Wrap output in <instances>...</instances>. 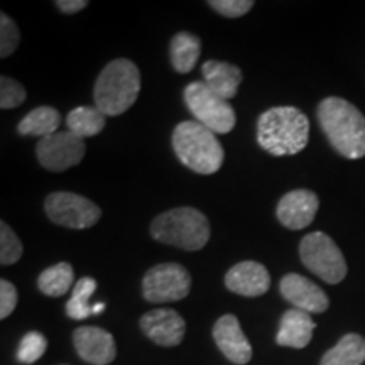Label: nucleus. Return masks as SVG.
Masks as SVG:
<instances>
[{
  "label": "nucleus",
  "instance_id": "nucleus-7",
  "mask_svg": "<svg viewBox=\"0 0 365 365\" xmlns=\"http://www.w3.org/2000/svg\"><path fill=\"white\" fill-rule=\"evenodd\" d=\"M185 102L195 120L213 134H228L235 127V112L225 98L218 97L205 81H193L185 88Z\"/></svg>",
  "mask_w": 365,
  "mask_h": 365
},
{
  "label": "nucleus",
  "instance_id": "nucleus-14",
  "mask_svg": "<svg viewBox=\"0 0 365 365\" xmlns=\"http://www.w3.org/2000/svg\"><path fill=\"white\" fill-rule=\"evenodd\" d=\"M140 328L145 336L161 346H176L185 339V319L175 309L159 308L140 318Z\"/></svg>",
  "mask_w": 365,
  "mask_h": 365
},
{
  "label": "nucleus",
  "instance_id": "nucleus-19",
  "mask_svg": "<svg viewBox=\"0 0 365 365\" xmlns=\"http://www.w3.org/2000/svg\"><path fill=\"white\" fill-rule=\"evenodd\" d=\"M365 362V339L357 333H346L339 344L323 355L319 365H362Z\"/></svg>",
  "mask_w": 365,
  "mask_h": 365
},
{
  "label": "nucleus",
  "instance_id": "nucleus-12",
  "mask_svg": "<svg viewBox=\"0 0 365 365\" xmlns=\"http://www.w3.org/2000/svg\"><path fill=\"white\" fill-rule=\"evenodd\" d=\"M73 344L80 357L91 365H108L117 355L113 336L98 327L76 328L73 333Z\"/></svg>",
  "mask_w": 365,
  "mask_h": 365
},
{
  "label": "nucleus",
  "instance_id": "nucleus-15",
  "mask_svg": "<svg viewBox=\"0 0 365 365\" xmlns=\"http://www.w3.org/2000/svg\"><path fill=\"white\" fill-rule=\"evenodd\" d=\"M213 339H215L220 352L230 362L244 365L252 359V346L234 314H223L217 319L215 327H213Z\"/></svg>",
  "mask_w": 365,
  "mask_h": 365
},
{
  "label": "nucleus",
  "instance_id": "nucleus-16",
  "mask_svg": "<svg viewBox=\"0 0 365 365\" xmlns=\"http://www.w3.org/2000/svg\"><path fill=\"white\" fill-rule=\"evenodd\" d=\"M225 286L232 293L257 298L266 294L271 287V276L262 264L255 261H244L235 264L225 276Z\"/></svg>",
  "mask_w": 365,
  "mask_h": 365
},
{
  "label": "nucleus",
  "instance_id": "nucleus-25",
  "mask_svg": "<svg viewBox=\"0 0 365 365\" xmlns=\"http://www.w3.org/2000/svg\"><path fill=\"white\" fill-rule=\"evenodd\" d=\"M46 349H48V340L43 333L29 331L22 336L17 349V360L22 364H34L43 357Z\"/></svg>",
  "mask_w": 365,
  "mask_h": 365
},
{
  "label": "nucleus",
  "instance_id": "nucleus-1",
  "mask_svg": "<svg viewBox=\"0 0 365 365\" xmlns=\"http://www.w3.org/2000/svg\"><path fill=\"white\" fill-rule=\"evenodd\" d=\"M318 122L331 148L346 159L365 156V117L355 105L328 97L318 105Z\"/></svg>",
  "mask_w": 365,
  "mask_h": 365
},
{
  "label": "nucleus",
  "instance_id": "nucleus-24",
  "mask_svg": "<svg viewBox=\"0 0 365 365\" xmlns=\"http://www.w3.org/2000/svg\"><path fill=\"white\" fill-rule=\"evenodd\" d=\"M97 289V281L93 277H81L73 287L70 301L66 303V314L71 319H85L93 314V307L90 304L91 294Z\"/></svg>",
  "mask_w": 365,
  "mask_h": 365
},
{
  "label": "nucleus",
  "instance_id": "nucleus-22",
  "mask_svg": "<svg viewBox=\"0 0 365 365\" xmlns=\"http://www.w3.org/2000/svg\"><path fill=\"white\" fill-rule=\"evenodd\" d=\"M66 125L68 130L85 140L103 130L105 115L97 107H76L68 113Z\"/></svg>",
  "mask_w": 365,
  "mask_h": 365
},
{
  "label": "nucleus",
  "instance_id": "nucleus-27",
  "mask_svg": "<svg viewBox=\"0 0 365 365\" xmlns=\"http://www.w3.org/2000/svg\"><path fill=\"white\" fill-rule=\"evenodd\" d=\"M21 41L19 27L7 14H0V56L7 58L16 51Z\"/></svg>",
  "mask_w": 365,
  "mask_h": 365
},
{
  "label": "nucleus",
  "instance_id": "nucleus-30",
  "mask_svg": "<svg viewBox=\"0 0 365 365\" xmlns=\"http://www.w3.org/2000/svg\"><path fill=\"white\" fill-rule=\"evenodd\" d=\"M17 304V289L7 279L0 281V318H7Z\"/></svg>",
  "mask_w": 365,
  "mask_h": 365
},
{
  "label": "nucleus",
  "instance_id": "nucleus-32",
  "mask_svg": "<svg viewBox=\"0 0 365 365\" xmlns=\"http://www.w3.org/2000/svg\"><path fill=\"white\" fill-rule=\"evenodd\" d=\"M103 309H105V304H103V303H97V304H93V314L102 313Z\"/></svg>",
  "mask_w": 365,
  "mask_h": 365
},
{
  "label": "nucleus",
  "instance_id": "nucleus-23",
  "mask_svg": "<svg viewBox=\"0 0 365 365\" xmlns=\"http://www.w3.org/2000/svg\"><path fill=\"white\" fill-rule=\"evenodd\" d=\"M73 282H75V272L68 262L54 264V266L41 272L38 277V287L41 293L53 296V298L66 294L71 289Z\"/></svg>",
  "mask_w": 365,
  "mask_h": 365
},
{
  "label": "nucleus",
  "instance_id": "nucleus-8",
  "mask_svg": "<svg viewBox=\"0 0 365 365\" xmlns=\"http://www.w3.org/2000/svg\"><path fill=\"white\" fill-rule=\"evenodd\" d=\"M46 215L58 225L68 228H90L100 220L102 210L85 196L70 193V191H56L46 198Z\"/></svg>",
  "mask_w": 365,
  "mask_h": 365
},
{
  "label": "nucleus",
  "instance_id": "nucleus-4",
  "mask_svg": "<svg viewBox=\"0 0 365 365\" xmlns=\"http://www.w3.org/2000/svg\"><path fill=\"white\" fill-rule=\"evenodd\" d=\"M173 149L180 161L198 175H213L222 168V144L217 135L196 120H185L173 132Z\"/></svg>",
  "mask_w": 365,
  "mask_h": 365
},
{
  "label": "nucleus",
  "instance_id": "nucleus-20",
  "mask_svg": "<svg viewBox=\"0 0 365 365\" xmlns=\"http://www.w3.org/2000/svg\"><path fill=\"white\" fill-rule=\"evenodd\" d=\"M59 124H61V115L56 108L38 107L22 118L17 130L21 135H33L43 139V137L56 134Z\"/></svg>",
  "mask_w": 365,
  "mask_h": 365
},
{
  "label": "nucleus",
  "instance_id": "nucleus-3",
  "mask_svg": "<svg viewBox=\"0 0 365 365\" xmlns=\"http://www.w3.org/2000/svg\"><path fill=\"white\" fill-rule=\"evenodd\" d=\"M140 91V73L130 59L118 58L108 63L95 83V107L107 115H120L135 103Z\"/></svg>",
  "mask_w": 365,
  "mask_h": 365
},
{
  "label": "nucleus",
  "instance_id": "nucleus-9",
  "mask_svg": "<svg viewBox=\"0 0 365 365\" xmlns=\"http://www.w3.org/2000/svg\"><path fill=\"white\" fill-rule=\"evenodd\" d=\"M191 289V276L175 262L158 264L145 272L143 294L150 303H171L185 299Z\"/></svg>",
  "mask_w": 365,
  "mask_h": 365
},
{
  "label": "nucleus",
  "instance_id": "nucleus-10",
  "mask_svg": "<svg viewBox=\"0 0 365 365\" xmlns=\"http://www.w3.org/2000/svg\"><path fill=\"white\" fill-rule=\"evenodd\" d=\"M86 153L85 140L70 130L43 137L36 145V156L41 166L48 171L61 173L81 163Z\"/></svg>",
  "mask_w": 365,
  "mask_h": 365
},
{
  "label": "nucleus",
  "instance_id": "nucleus-29",
  "mask_svg": "<svg viewBox=\"0 0 365 365\" xmlns=\"http://www.w3.org/2000/svg\"><path fill=\"white\" fill-rule=\"evenodd\" d=\"M208 6L228 19H237L245 16L254 7V2L252 0H212Z\"/></svg>",
  "mask_w": 365,
  "mask_h": 365
},
{
  "label": "nucleus",
  "instance_id": "nucleus-31",
  "mask_svg": "<svg viewBox=\"0 0 365 365\" xmlns=\"http://www.w3.org/2000/svg\"><path fill=\"white\" fill-rule=\"evenodd\" d=\"M86 6H88V2H86V0H58L56 2V7L65 14L80 12V11H83Z\"/></svg>",
  "mask_w": 365,
  "mask_h": 365
},
{
  "label": "nucleus",
  "instance_id": "nucleus-17",
  "mask_svg": "<svg viewBox=\"0 0 365 365\" xmlns=\"http://www.w3.org/2000/svg\"><path fill=\"white\" fill-rule=\"evenodd\" d=\"M317 325L309 317V313L303 309H287L282 314L279 331L276 335V341L281 346L291 349H304L313 339V331Z\"/></svg>",
  "mask_w": 365,
  "mask_h": 365
},
{
  "label": "nucleus",
  "instance_id": "nucleus-5",
  "mask_svg": "<svg viewBox=\"0 0 365 365\" xmlns=\"http://www.w3.org/2000/svg\"><path fill=\"white\" fill-rule=\"evenodd\" d=\"M210 222L200 210L180 207L168 210L150 223V235L182 250H200L210 240Z\"/></svg>",
  "mask_w": 365,
  "mask_h": 365
},
{
  "label": "nucleus",
  "instance_id": "nucleus-28",
  "mask_svg": "<svg viewBox=\"0 0 365 365\" xmlns=\"http://www.w3.org/2000/svg\"><path fill=\"white\" fill-rule=\"evenodd\" d=\"M26 100V88L19 81L9 78V76H2L0 78V107L4 110L9 108H16L24 103Z\"/></svg>",
  "mask_w": 365,
  "mask_h": 365
},
{
  "label": "nucleus",
  "instance_id": "nucleus-26",
  "mask_svg": "<svg viewBox=\"0 0 365 365\" xmlns=\"http://www.w3.org/2000/svg\"><path fill=\"white\" fill-rule=\"evenodd\" d=\"M22 257V244L6 222L0 223V264L12 266Z\"/></svg>",
  "mask_w": 365,
  "mask_h": 365
},
{
  "label": "nucleus",
  "instance_id": "nucleus-21",
  "mask_svg": "<svg viewBox=\"0 0 365 365\" xmlns=\"http://www.w3.org/2000/svg\"><path fill=\"white\" fill-rule=\"evenodd\" d=\"M200 53H202V41L195 34L178 33L171 41V65L178 73H190L193 70Z\"/></svg>",
  "mask_w": 365,
  "mask_h": 365
},
{
  "label": "nucleus",
  "instance_id": "nucleus-13",
  "mask_svg": "<svg viewBox=\"0 0 365 365\" xmlns=\"http://www.w3.org/2000/svg\"><path fill=\"white\" fill-rule=\"evenodd\" d=\"M319 208L318 196L309 190H293L286 193L277 203L276 215L289 230L307 228L314 220Z\"/></svg>",
  "mask_w": 365,
  "mask_h": 365
},
{
  "label": "nucleus",
  "instance_id": "nucleus-18",
  "mask_svg": "<svg viewBox=\"0 0 365 365\" xmlns=\"http://www.w3.org/2000/svg\"><path fill=\"white\" fill-rule=\"evenodd\" d=\"M202 73L205 76V83L210 86V90H213L218 97L225 100L235 97L242 78H244L239 66L218 61V59H208L202 66Z\"/></svg>",
  "mask_w": 365,
  "mask_h": 365
},
{
  "label": "nucleus",
  "instance_id": "nucleus-11",
  "mask_svg": "<svg viewBox=\"0 0 365 365\" xmlns=\"http://www.w3.org/2000/svg\"><path fill=\"white\" fill-rule=\"evenodd\" d=\"M279 287L284 299L289 301L296 309H303L307 313H323L330 304L325 291L301 274H286Z\"/></svg>",
  "mask_w": 365,
  "mask_h": 365
},
{
  "label": "nucleus",
  "instance_id": "nucleus-2",
  "mask_svg": "<svg viewBox=\"0 0 365 365\" xmlns=\"http://www.w3.org/2000/svg\"><path fill=\"white\" fill-rule=\"evenodd\" d=\"M309 120L296 107H274L259 117L257 143L272 156H293L308 145Z\"/></svg>",
  "mask_w": 365,
  "mask_h": 365
},
{
  "label": "nucleus",
  "instance_id": "nucleus-6",
  "mask_svg": "<svg viewBox=\"0 0 365 365\" xmlns=\"http://www.w3.org/2000/svg\"><path fill=\"white\" fill-rule=\"evenodd\" d=\"M299 257L308 271L328 284H339L349 271L339 245L323 232H313L301 240Z\"/></svg>",
  "mask_w": 365,
  "mask_h": 365
}]
</instances>
